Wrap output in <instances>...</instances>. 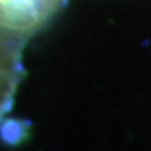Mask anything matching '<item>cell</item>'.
Listing matches in <instances>:
<instances>
[{"instance_id": "2", "label": "cell", "mask_w": 151, "mask_h": 151, "mask_svg": "<svg viewBox=\"0 0 151 151\" xmlns=\"http://www.w3.org/2000/svg\"><path fill=\"white\" fill-rule=\"evenodd\" d=\"M27 40L0 27V133L24 77V49Z\"/></svg>"}, {"instance_id": "1", "label": "cell", "mask_w": 151, "mask_h": 151, "mask_svg": "<svg viewBox=\"0 0 151 151\" xmlns=\"http://www.w3.org/2000/svg\"><path fill=\"white\" fill-rule=\"evenodd\" d=\"M67 0H0V27L30 40L52 22Z\"/></svg>"}]
</instances>
